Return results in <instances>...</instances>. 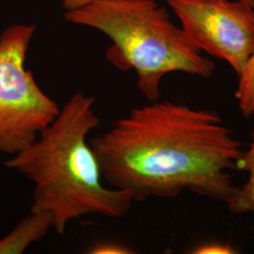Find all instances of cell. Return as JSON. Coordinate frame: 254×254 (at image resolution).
Masks as SVG:
<instances>
[{"label":"cell","instance_id":"obj_1","mask_svg":"<svg viewBox=\"0 0 254 254\" xmlns=\"http://www.w3.org/2000/svg\"><path fill=\"white\" fill-rule=\"evenodd\" d=\"M103 178L134 201L173 199L184 190L236 213L242 143L217 112L170 101L131 109L91 139Z\"/></svg>","mask_w":254,"mask_h":254},{"label":"cell","instance_id":"obj_2","mask_svg":"<svg viewBox=\"0 0 254 254\" xmlns=\"http://www.w3.org/2000/svg\"><path fill=\"white\" fill-rule=\"evenodd\" d=\"M95 98L75 92L40 136L5 165L34 184L30 212H46L53 229L65 236L68 224L87 215L124 218L133 203L127 191L103 184L88 136L99 126Z\"/></svg>","mask_w":254,"mask_h":254},{"label":"cell","instance_id":"obj_3","mask_svg":"<svg viewBox=\"0 0 254 254\" xmlns=\"http://www.w3.org/2000/svg\"><path fill=\"white\" fill-rule=\"evenodd\" d=\"M64 19L109 37V63L121 71L134 70L138 90L151 102L159 99L160 83L168 73L209 78L216 69L155 0H94L66 11Z\"/></svg>","mask_w":254,"mask_h":254},{"label":"cell","instance_id":"obj_4","mask_svg":"<svg viewBox=\"0 0 254 254\" xmlns=\"http://www.w3.org/2000/svg\"><path fill=\"white\" fill-rule=\"evenodd\" d=\"M34 25H13L0 35V153L14 155L30 145L61 108L26 67Z\"/></svg>","mask_w":254,"mask_h":254},{"label":"cell","instance_id":"obj_5","mask_svg":"<svg viewBox=\"0 0 254 254\" xmlns=\"http://www.w3.org/2000/svg\"><path fill=\"white\" fill-rule=\"evenodd\" d=\"M166 2L194 46L243 74L254 51V8L243 0Z\"/></svg>","mask_w":254,"mask_h":254},{"label":"cell","instance_id":"obj_6","mask_svg":"<svg viewBox=\"0 0 254 254\" xmlns=\"http://www.w3.org/2000/svg\"><path fill=\"white\" fill-rule=\"evenodd\" d=\"M54 225L52 215L46 212H30L9 235L0 239V254H21L48 234Z\"/></svg>","mask_w":254,"mask_h":254},{"label":"cell","instance_id":"obj_7","mask_svg":"<svg viewBox=\"0 0 254 254\" xmlns=\"http://www.w3.org/2000/svg\"><path fill=\"white\" fill-rule=\"evenodd\" d=\"M237 169L238 171L248 172L249 178L245 185L240 188L236 213L242 214L253 212L254 214V130L252 135V141L248 150L243 152Z\"/></svg>","mask_w":254,"mask_h":254},{"label":"cell","instance_id":"obj_8","mask_svg":"<svg viewBox=\"0 0 254 254\" xmlns=\"http://www.w3.org/2000/svg\"><path fill=\"white\" fill-rule=\"evenodd\" d=\"M236 98L239 109L245 117L254 115V51L244 73L238 78Z\"/></svg>","mask_w":254,"mask_h":254},{"label":"cell","instance_id":"obj_9","mask_svg":"<svg viewBox=\"0 0 254 254\" xmlns=\"http://www.w3.org/2000/svg\"><path fill=\"white\" fill-rule=\"evenodd\" d=\"M91 254H130L134 252L132 249L117 242H100L91 246L87 252Z\"/></svg>","mask_w":254,"mask_h":254},{"label":"cell","instance_id":"obj_10","mask_svg":"<svg viewBox=\"0 0 254 254\" xmlns=\"http://www.w3.org/2000/svg\"><path fill=\"white\" fill-rule=\"evenodd\" d=\"M195 254H236L234 250L229 245L220 243H209L205 245L199 246L191 252Z\"/></svg>","mask_w":254,"mask_h":254},{"label":"cell","instance_id":"obj_11","mask_svg":"<svg viewBox=\"0 0 254 254\" xmlns=\"http://www.w3.org/2000/svg\"><path fill=\"white\" fill-rule=\"evenodd\" d=\"M94 0H63V6L66 11L81 9L83 7L91 4Z\"/></svg>","mask_w":254,"mask_h":254},{"label":"cell","instance_id":"obj_12","mask_svg":"<svg viewBox=\"0 0 254 254\" xmlns=\"http://www.w3.org/2000/svg\"><path fill=\"white\" fill-rule=\"evenodd\" d=\"M243 1H245L248 4H250L253 8H254V0H243Z\"/></svg>","mask_w":254,"mask_h":254}]
</instances>
